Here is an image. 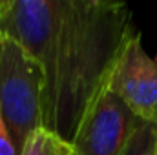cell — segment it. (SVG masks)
Masks as SVG:
<instances>
[{"label": "cell", "mask_w": 157, "mask_h": 155, "mask_svg": "<svg viewBox=\"0 0 157 155\" xmlns=\"http://www.w3.org/2000/svg\"><path fill=\"white\" fill-rule=\"evenodd\" d=\"M18 155H71V144L55 131L40 126L29 133Z\"/></svg>", "instance_id": "obj_5"}, {"label": "cell", "mask_w": 157, "mask_h": 155, "mask_svg": "<svg viewBox=\"0 0 157 155\" xmlns=\"http://www.w3.org/2000/svg\"><path fill=\"white\" fill-rule=\"evenodd\" d=\"M0 31L40 66L42 126L68 142L137 33L130 7L108 0H18L2 13Z\"/></svg>", "instance_id": "obj_1"}, {"label": "cell", "mask_w": 157, "mask_h": 155, "mask_svg": "<svg viewBox=\"0 0 157 155\" xmlns=\"http://www.w3.org/2000/svg\"><path fill=\"white\" fill-rule=\"evenodd\" d=\"M155 130L154 124L139 122L122 155H155Z\"/></svg>", "instance_id": "obj_6"}, {"label": "cell", "mask_w": 157, "mask_h": 155, "mask_svg": "<svg viewBox=\"0 0 157 155\" xmlns=\"http://www.w3.org/2000/svg\"><path fill=\"white\" fill-rule=\"evenodd\" d=\"M139 122L143 120L106 89L90 108L71 139V155H122Z\"/></svg>", "instance_id": "obj_3"}, {"label": "cell", "mask_w": 157, "mask_h": 155, "mask_svg": "<svg viewBox=\"0 0 157 155\" xmlns=\"http://www.w3.org/2000/svg\"><path fill=\"white\" fill-rule=\"evenodd\" d=\"M108 89L139 120L157 126V57L146 53L141 33H135L121 53Z\"/></svg>", "instance_id": "obj_4"}, {"label": "cell", "mask_w": 157, "mask_h": 155, "mask_svg": "<svg viewBox=\"0 0 157 155\" xmlns=\"http://www.w3.org/2000/svg\"><path fill=\"white\" fill-rule=\"evenodd\" d=\"M0 155H17L15 146L11 142V137L7 133V128H6L2 112H0Z\"/></svg>", "instance_id": "obj_7"}, {"label": "cell", "mask_w": 157, "mask_h": 155, "mask_svg": "<svg viewBox=\"0 0 157 155\" xmlns=\"http://www.w3.org/2000/svg\"><path fill=\"white\" fill-rule=\"evenodd\" d=\"M42 91L44 77L37 60L0 33V112L17 155L29 133L42 126Z\"/></svg>", "instance_id": "obj_2"}, {"label": "cell", "mask_w": 157, "mask_h": 155, "mask_svg": "<svg viewBox=\"0 0 157 155\" xmlns=\"http://www.w3.org/2000/svg\"><path fill=\"white\" fill-rule=\"evenodd\" d=\"M155 155H157V130H155Z\"/></svg>", "instance_id": "obj_8"}]
</instances>
